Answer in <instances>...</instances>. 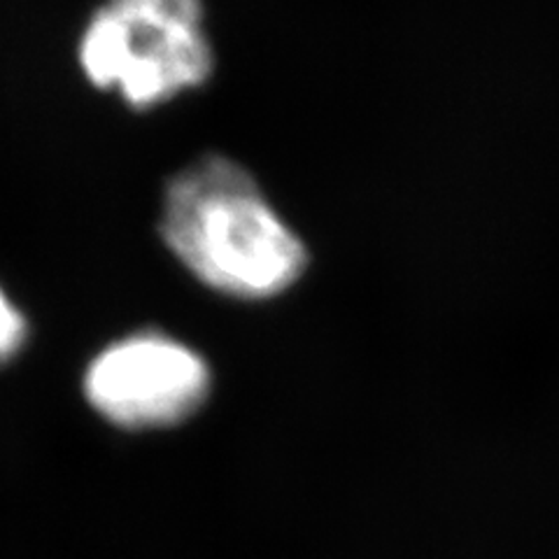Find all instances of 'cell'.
Masks as SVG:
<instances>
[{
    "label": "cell",
    "instance_id": "cell-1",
    "mask_svg": "<svg viewBox=\"0 0 559 559\" xmlns=\"http://www.w3.org/2000/svg\"><path fill=\"white\" fill-rule=\"evenodd\" d=\"M159 234L201 285L238 301H269L304 277L306 242L259 187L222 154L175 173L162 201Z\"/></svg>",
    "mask_w": 559,
    "mask_h": 559
},
{
    "label": "cell",
    "instance_id": "cell-2",
    "mask_svg": "<svg viewBox=\"0 0 559 559\" xmlns=\"http://www.w3.org/2000/svg\"><path fill=\"white\" fill-rule=\"evenodd\" d=\"M78 61L135 110L194 92L215 68L203 0H105L80 35Z\"/></svg>",
    "mask_w": 559,
    "mask_h": 559
},
{
    "label": "cell",
    "instance_id": "cell-3",
    "mask_svg": "<svg viewBox=\"0 0 559 559\" xmlns=\"http://www.w3.org/2000/svg\"><path fill=\"white\" fill-rule=\"evenodd\" d=\"M210 394L205 359L162 331H138L103 347L84 373L92 408L121 429L185 423Z\"/></svg>",
    "mask_w": 559,
    "mask_h": 559
},
{
    "label": "cell",
    "instance_id": "cell-4",
    "mask_svg": "<svg viewBox=\"0 0 559 559\" xmlns=\"http://www.w3.org/2000/svg\"><path fill=\"white\" fill-rule=\"evenodd\" d=\"M28 326L24 312L0 289V366L10 361L26 343Z\"/></svg>",
    "mask_w": 559,
    "mask_h": 559
}]
</instances>
